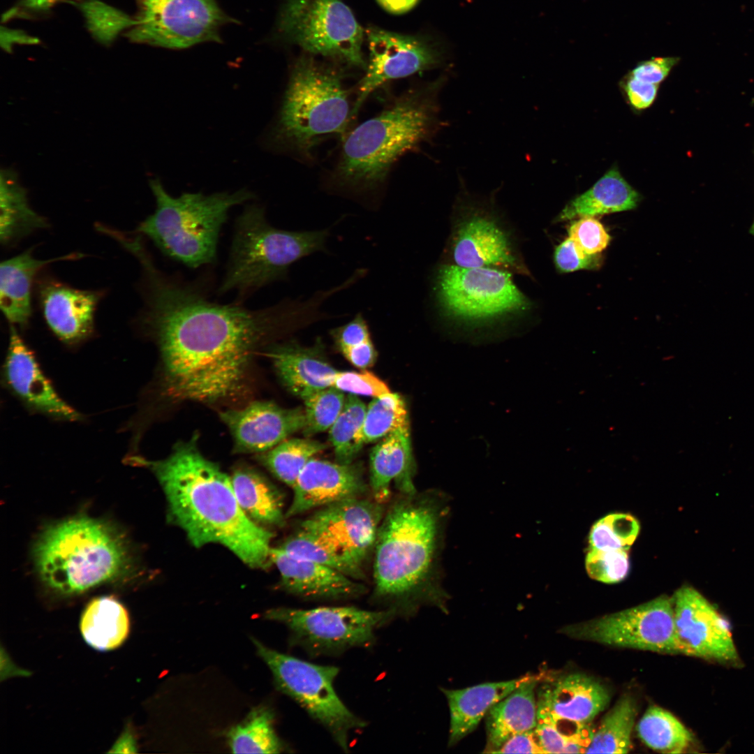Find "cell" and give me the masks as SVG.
Masks as SVG:
<instances>
[{"mask_svg": "<svg viewBox=\"0 0 754 754\" xmlns=\"http://www.w3.org/2000/svg\"><path fill=\"white\" fill-rule=\"evenodd\" d=\"M143 325L158 346L168 395L215 402L239 393L254 350L282 327L306 320L304 302L250 309L208 299L195 285L140 262Z\"/></svg>", "mask_w": 754, "mask_h": 754, "instance_id": "1", "label": "cell"}, {"mask_svg": "<svg viewBox=\"0 0 754 754\" xmlns=\"http://www.w3.org/2000/svg\"><path fill=\"white\" fill-rule=\"evenodd\" d=\"M449 513L437 490L400 494L385 511L373 551L374 604L405 618L424 605L447 611L441 561Z\"/></svg>", "mask_w": 754, "mask_h": 754, "instance_id": "2", "label": "cell"}, {"mask_svg": "<svg viewBox=\"0 0 754 754\" xmlns=\"http://www.w3.org/2000/svg\"><path fill=\"white\" fill-rule=\"evenodd\" d=\"M130 459L155 475L165 494L172 519L194 546L220 544L254 568L272 563L273 533L244 513L230 477L200 452L197 434L177 443L163 459L140 457Z\"/></svg>", "mask_w": 754, "mask_h": 754, "instance_id": "3", "label": "cell"}, {"mask_svg": "<svg viewBox=\"0 0 754 754\" xmlns=\"http://www.w3.org/2000/svg\"><path fill=\"white\" fill-rule=\"evenodd\" d=\"M440 80L408 90L346 138L335 170L341 186L369 191L378 187L394 163L428 140L438 122Z\"/></svg>", "mask_w": 754, "mask_h": 754, "instance_id": "4", "label": "cell"}, {"mask_svg": "<svg viewBox=\"0 0 754 754\" xmlns=\"http://www.w3.org/2000/svg\"><path fill=\"white\" fill-rule=\"evenodd\" d=\"M41 580L64 594L122 576L130 558L122 535L105 522L79 515L47 527L34 549Z\"/></svg>", "mask_w": 754, "mask_h": 754, "instance_id": "5", "label": "cell"}, {"mask_svg": "<svg viewBox=\"0 0 754 754\" xmlns=\"http://www.w3.org/2000/svg\"><path fill=\"white\" fill-rule=\"evenodd\" d=\"M149 186L156 209L139 224L137 232L166 256L191 268L215 262L219 233L229 211L255 198L246 188L211 194L186 192L175 197L156 178L149 180Z\"/></svg>", "mask_w": 754, "mask_h": 754, "instance_id": "6", "label": "cell"}, {"mask_svg": "<svg viewBox=\"0 0 754 754\" xmlns=\"http://www.w3.org/2000/svg\"><path fill=\"white\" fill-rule=\"evenodd\" d=\"M351 117L341 75L302 57L291 71L270 141L279 149L307 155L325 138L342 134Z\"/></svg>", "mask_w": 754, "mask_h": 754, "instance_id": "7", "label": "cell"}, {"mask_svg": "<svg viewBox=\"0 0 754 754\" xmlns=\"http://www.w3.org/2000/svg\"><path fill=\"white\" fill-rule=\"evenodd\" d=\"M327 229L288 231L271 226L264 209L249 205L237 217L225 276L218 292L245 296L285 279L291 265L323 251Z\"/></svg>", "mask_w": 754, "mask_h": 754, "instance_id": "8", "label": "cell"}, {"mask_svg": "<svg viewBox=\"0 0 754 754\" xmlns=\"http://www.w3.org/2000/svg\"><path fill=\"white\" fill-rule=\"evenodd\" d=\"M252 640L279 690L323 726L335 743L347 752L350 732L364 727L367 723L353 713L336 692L334 681L339 669L306 661Z\"/></svg>", "mask_w": 754, "mask_h": 754, "instance_id": "9", "label": "cell"}, {"mask_svg": "<svg viewBox=\"0 0 754 754\" xmlns=\"http://www.w3.org/2000/svg\"><path fill=\"white\" fill-rule=\"evenodd\" d=\"M265 617L286 626L292 644L311 657H318L341 655L353 648L369 649L376 643V631L397 616L389 609L324 606L274 608L267 610Z\"/></svg>", "mask_w": 754, "mask_h": 754, "instance_id": "10", "label": "cell"}, {"mask_svg": "<svg viewBox=\"0 0 754 754\" xmlns=\"http://www.w3.org/2000/svg\"><path fill=\"white\" fill-rule=\"evenodd\" d=\"M133 17L117 16L116 31L130 40L169 49L220 42V29L235 20L216 0H136Z\"/></svg>", "mask_w": 754, "mask_h": 754, "instance_id": "11", "label": "cell"}, {"mask_svg": "<svg viewBox=\"0 0 754 754\" xmlns=\"http://www.w3.org/2000/svg\"><path fill=\"white\" fill-rule=\"evenodd\" d=\"M278 30L311 54L366 66L362 52L364 31L341 0H288Z\"/></svg>", "mask_w": 754, "mask_h": 754, "instance_id": "12", "label": "cell"}, {"mask_svg": "<svg viewBox=\"0 0 754 754\" xmlns=\"http://www.w3.org/2000/svg\"><path fill=\"white\" fill-rule=\"evenodd\" d=\"M436 290L447 314L462 320H487L529 306L510 273L496 268L443 265L438 271Z\"/></svg>", "mask_w": 754, "mask_h": 754, "instance_id": "13", "label": "cell"}, {"mask_svg": "<svg viewBox=\"0 0 754 754\" xmlns=\"http://www.w3.org/2000/svg\"><path fill=\"white\" fill-rule=\"evenodd\" d=\"M561 632L575 639L609 646L683 654L675 630L672 598L665 596L597 619L568 626Z\"/></svg>", "mask_w": 754, "mask_h": 754, "instance_id": "14", "label": "cell"}, {"mask_svg": "<svg viewBox=\"0 0 754 754\" xmlns=\"http://www.w3.org/2000/svg\"><path fill=\"white\" fill-rule=\"evenodd\" d=\"M384 514L383 504L374 499L347 498L318 508L299 529L319 538L364 570Z\"/></svg>", "mask_w": 754, "mask_h": 754, "instance_id": "15", "label": "cell"}, {"mask_svg": "<svg viewBox=\"0 0 754 754\" xmlns=\"http://www.w3.org/2000/svg\"><path fill=\"white\" fill-rule=\"evenodd\" d=\"M677 635L683 654L738 665L730 625L701 593L684 586L672 598Z\"/></svg>", "mask_w": 754, "mask_h": 754, "instance_id": "16", "label": "cell"}, {"mask_svg": "<svg viewBox=\"0 0 754 754\" xmlns=\"http://www.w3.org/2000/svg\"><path fill=\"white\" fill-rule=\"evenodd\" d=\"M366 35L369 63L360 83L352 115L356 114L368 96L384 83L429 68L438 61L432 50L413 37L376 28H368Z\"/></svg>", "mask_w": 754, "mask_h": 754, "instance_id": "17", "label": "cell"}, {"mask_svg": "<svg viewBox=\"0 0 754 754\" xmlns=\"http://www.w3.org/2000/svg\"><path fill=\"white\" fill-rule=\"evenodd\" d=\"M237 453H262L303 430L306 419L301 408H286L269 401H254L240 409L220 413Z\"/></svg>", "mask_w": 754, "mask_h": 754, "instance_id": "18", "label": "cell"}, {"mask_svg": "<svg viewBox=\"0 0 754 754\" xmlns=\"http://www.w3.org/2000/svg\"><path fill=\"white\" fill-rule=\"evenodd\" d=\"M610 700L607 688L594 678L572 673L546 681L537 695L538 720L555 726H586Z\"/></svg>", "mask_w": 754, "mask_h": 754, "instance_id": "19", "label": "cell"}, {"mask_svg": "<svg viewBox=\"0 0 754 754\" xmlns=\"http://www.w3.org/2000/svg\"><path fill=\"white\" fill-rule=\"evenodd\" d=\"M286 519L341 500L362 497L368 490L360 464L312 458L299 475Z\"/></svg>", "mask_w": 754, "mask_h": 754, "instance_id": "20", "label": "cell"}, {"mask_svg": "<svg viewBox=\"0 0 754 754\" xmlns=\"http://www.w3.org/2000/svg\"><path fill=\"white\" fill-rule=\"evenodd\" d=\"M4 376L11 391L29 408L61 420L74 422L81 419L80 413L57 394L13 325L10 327Z\"/></svg>", "mask_w": 754, "mask_h": 754, "instance_id": "21", "label": "cell"}, {"mask_svg": "<svg viewBox=\"0 0 754 754\" xmlns=\"http://www.w3.org/2000/svg\"><path fill=\"white\" fill-rule=\"evenodd\" d=\"M271 563L281 576L286 591L311 600H345L367 592L366 586L343 572L315 561L272 547Z\"/></svg>", "mask_w": 754, "mask_h": 754, "instance_id": "22", "label": "cell"}, {"mask_svg": "<svg viewBox=\"0 0 754 754\" xmlns=\"http://www.w3.org/2000/svg\"><path fill=\"white\" fill-rule=\"evenodd\" d=\"M100 290H82L57 280L46 279L38 286V297L46 323L67 344L77 343L94 330Z\"/></svg>", "mask_w": 754, "mask_h": 754, "instance_id": "23", "label": "cell"}, {"mask_svg": "<svg viewBox=\"0 0 754 754\" xmlns=\"http://www.w3.org/2000/svg\"><path fill=\"white\" fill-rule=\"evenodd\" d=\"M496 223L491 218L480 213L464 219L453 237L451 253L454 265L468 268L497 267L526 273L506 235Z\"/></svg>", "mask_w": 754, "mask_h": 754, "instance_id": "24", "label": "cell"}, {"mask_svg": "<svg viewBox=\"0 0 754 754\" xmlns=\"http://www.w3.org/2000/svg\"><path fill=\"white\" fill-rule=\"evenodd\" d=\"M369 468V490L376 502L388 501L392 482L401 494L417 492L410 427L397 429L380 439L371 452Z\"/></svg>", "mask_w": 754, "mask_h": 754, "instance_id": "25", "label": "cell"}, {"mask_svg": "<svg viewBox=\"0 0 754 754\" xmlns=\"http://www.w3.org/2000/svg\"><path fill=\"white\" fill-rule=\"evenodd\" d=\"M32 249L2 261L0 265V308L8 321L20 327L26 326L31 314V290L36 275L46 265L60 260H71L83 255L70 253L48 260L33 256Z\"/></svg>", "mask_w": 754, "mask_h": 754, "instance_id": "26", "label": "cell"}, {"mask_svg": "<svg viewBox=\"0 0 754 754\" xmlns=\"http://www.w3.org/2000/svg\"><path fill=\"white\" fill-rule=\"evenodd\" d=\"M530 677L487 682L461 689L441 688L450 709L448 745L454 746L471 733L496 703Z\"/></svg>", "mask_w": 754, "mask_h": 754, "instance_id": "27", "label": "cell"}, {"mask_svg": "<svg viewBox=\"0 0 754 754\" xmlns=\"http://www.w3.org/2000/svg\"><path fill=\"white\" fill-rule=\"evenodd\" d=\"M540 676L531 677L486 715L485 753H496L511 737L533 730L538 723L536 687Z\"/></svg>", "mask_w": 754, "mask_h": 754, "instance_id": "28", "label": "cell"}, {"mask_svg": "<svg viewBox=\"0 0 754 754\" xmlns=\"http://www.w3.org/2000/svg\"><path fill=\"white\" fill-rule=\"evenodd\" d=\"M316 348H304L295 343L281 345L269 353L283 385L302 400L309 395L332 387L337 372L324 361Z\"/></svg>", "mask_w": 754, "mask_h": 754, "instance_id": "29", "label": "cell"}, {"mask_svg": "<svg viewBox=\"0 0 754 754\" xmlns=\"http://www.w3.org/2000/svg\"><path fill=\"white\" fill-rule=\"evenodd\" d=\"M641 198L618 168L613 167L589 189L569 201L556 219L563 221L632 210Z\"/></svg>", "mask_w": 754, "mask_h": 754, "instance_id": "30", "label": "cell"}, {"mask_svg": "<svg viewBox=\"0 0 754 754\" xmlns=\"http://www.w3.org/2000/svg\"><path fill=\"white\" fill-rule=\"evenodd\" d=\"M80 628L84 641L105 651L119 647L126 639L130 620L125 607L112 596L94 598L86 606Z\"/></svg>", "mask_w": 754, "mask_h": 754, "instance_id": "31", "label": "cell"}, {"mask_svg": "<svg viewBox=\"0 0 754 754\" xmlns=\"http://www.w3.org/2000/svg\"><path fill=\"white\" fill-rule=\"evenodd\" d=\"M230 479L239 505L252 521L276 526L284 524L286 517L281 494L265 477L253 469L240 467L234 471Z\"/></svg>", "mask_w": 754, "mask_h": 754, "instance_id": "32", "label": "cell"}, {"mask_svg": "<svg viewBox=\"0 0 754 754\" xmlns=\"http://www.w3.org/2000/svg\"><path fill=\"white\" fill-rule=\"evenodd\" d=\"M0 207V241L3 245H10L48 226L46 219L31 208L26 191L10 171L1 172Z\"/></svg>", "mask_w": 754, "mask_h": 754, "instance_id": "33", "label": "cell"}, {"mask_svg": "<svg viewBox=\"0 0 754 754\" xmlns=\"http://www.w3.org/2000/svg\"><path fill=\"white\" fill-rule=\"evenodd\" d=\"M637 708L635 701L626 695L605 714L592 733L585 753H626L631 748V733Z\"/></svg>", "mask_w": 754, "mask_h": 754, "instance_id": "34", "label": "cell"}, {"mask_svg": "<svg viewBox=\"0 0 754 754\" xmlns=\"http://www.w3.org/2000/svg\"><path fill=\"white\" fill-rule=\"evenodd\" d=\"M228 738L234 753H279L284 749L274 730V714L264 707L251 711L229 731Z\"/></svg>", "mask_w": 754, "mask_h": 754, "instance_id": "35", "label": "cell"}, {"mask_svg": "<svg viewBox=\"0 0 754 754\" xmlns=\"http://www.w3.org/2000/svg\"><path fill=\"white\" fill-rule=\"evenodd\" d=\"M636 730L647 746L660 752L681 753L693 741L692 734L674 716L657 706L647 709Z\"/></svg>", "mask_w": 754, "mask_h": 754, "instance_id": "36", "label": "cell"}, {"mask_svg": "<svg viewBox=\"0 0 754 754\" xmlns=\"http://www.w3.org/2000/svg\"><path fill=\"white\" fill-rule=\"evenodd\" d=\"M325 448L326 445L318 441L290 438L260 453L258 458L273 475L293 488L309 461Z\"/></svg>", "mask_w": 754, "mask_h": 754, "instance_id": "37", "label": "cell"}, {"mask_svg": "<svg viewBox=\"0 0 754 754\" xmlns=\"http://www.w3.org/2000/svg\"><path fill=\"white\" fill-rule=\"evenodd\" d=\"M366 411V405L356 395L350 394L346 397L340 414L329 429L337 462L352 463L364 445L362 429Z\"/></svg>", "mask_w": 754, "mask_h": 754, "instance_id": "38", "label": "cell"}, {"mask_svg": "<svg viewBox=\"0 0 754 754\" xmlns=\"http://www.w3.org/2000/svg\"><path fill=\"white\" fill-rule=\"evenodd\" d=\"M402 427H410L406 403L399 394L390 392L374 397L367 407L362 441L364 444L376 441Z\"/></svg>", "mask_w": 754, "mask_h": 754, "instance_id": "39", "label": "cell"}, {"mask_svg": "<svg viewBox=\"0 0 754 754\" xmlns=\"http://www.w3.org/2000/svg\"><path fill=\"white\" fill-rule=\"evenodd\" d=\"M279 547L291 555L330 567L355 579L362 581L365 578L364 570L353 566L319 538L301 529L298 528Z\"/></svg>", "mask_w": 754, "mask_h": 754, "instance_id": "40", "label": "cell"}, {"mask_svg": "<svg viewBox=\"0 0 754 754\" xmlns=\"http://www.w3.org/2000/svg\"><path fill=\"white\" fill-rule=\"evenodd\" d=\"M640 531L637 520L630 515H608L592 526L589 533L590 550H628Z\"/></svg>", "mask_w": 754, "mask_h": 754, "instance_id": "41", "label": "cell"}, {"mask_svg": "<svg viewBox=\"0 0 754 754\" xmlns=\"http://www.w3.org/2000/svg\"><path fill=\"white\" fill-rule=\"evenodd\" d=\"M337 347L355 367L366 369L375 360L376 350L369 327L361 313L332 332Z\"/></svg>", "mask_w": 754, "mask_h": 754, "instance_id": "42", "label": "cell"}, {"mask_svg": "<svg viewBox=\"0 0 754 754\" xmlns=\"http://www.w3.org/2000/svg\"><path fill=\"white\" fill-rule=\"evenodd\" d=\"M346 397L342 391L330 387L317 391L303 399L306 435H312L329 429L340 414Z\"/></svg>", "mask_w": 754, "mask_h": 754, "instance_id": "43", "label": "cell"}, {"mask_svg": "<svg viewBox=\"0 0 754 754\" xmlns=\"http://www.w3.org/2000/svg\"><path fill=\"white\" fill-rule=\"evenodd\" d=\"M587 574L607 584L622 581L628 575L630 562L628 550H589L585 560Z\"/></svg>", "mask_w": 754, "mask_h": 754, "instance_id": "44", "label": "cell"}, {"mask_svg": "<svg viewBox=\"0 0 754 754\" xmlns=\"http://www.w3.org/2000/svg\"><path fill=\"white\" fill-rule=\"evenodd\" d=\"M568 235L589 254L600 253L611 240L603 225L594 217H582L573 221L568 228Z\"/></svg>", "mask_w": 754, "mask_h": 754, "instance_id": "45", "label": "cell"}, {"mask_svg": "<svg viewBox=\"0 0 754 754\" xmlns=\"http://www.w3.org/2000/svg\"><path fill=\"white\" fill-rule=\"evenodd\" d=\"M554 259L556 268L562 273L598 269L603 263L600 253H586L570 237L556 246Z\"/></svg>", "mask_w": 754, "mask_h": 754, "instance_id": "46", "label": "cell"}, {"mask_svg": "<svg viewBox=\"0 0 754 754\" xmlns=\"http://www.w3.org/2000/svg\"><path fill=\"white\" fill-rule=\"evenodd\" d=\"M332 387L351 394L374 397L390 392L385 382L367 371H337L334 377Z\"/></svg>", "mask_w": 754, "mask_h": 754, "instance_id": "47", "label": "cell"}, {"mask_svg": "<svg viewBox=\"0 0 754 754\" xmlns=\"http://www.w3.org/2000/svg\"><path fill=\"white\" fill-rule=\"evenodd\" d=\"M534 732L545 753H584L582 742L563 734L552 723L538 720Z\"/></svg>", "mask_w": 754, "mask_h": 754, "instance_id": "48", "label": "cell"}, {"mask_svg": "<svg viewBox=\"0 0 754 754\" xmlns=\"http://www.w3.org/2000/svg\"><path fill=\"white\" fill-rule=\"evenodd\" d=\"M678 61L679 58L674 57H653L639 63L629 74L642 82L659 85Z\"/></svg>", "mask_w": 754, "mask_h": 754, "instance_id": "49", "label": "cell"}, {"mask_svg": "<svg viewBox=\"0 0 754 754\" xmlns=\"http://www.w3.org/2000/svg\"><path fill=\"white\" fill-rule=\"evenodd\" d=\"M658 84H650L635 78L629 73L623 79L622 87L630 105L637 110L650 107L654 102Z\"/></svg>", "mask_w": 754, "mask_h": 754, "instance_id": "50", "label": "cell"}, {"mask_svg": "<svg viewBox=\"0 0 754 754\" xmlns=\"http://www.w3.org/2000/svg\"><path fill=\"white\" fill-rule=\"evenodd\" d=\"M495 753H545L533 730L517 734L508 740Z\"/></svg>", "mask_w": 754, "mask_h": 754, "instance_id": "51", "label": "cell"}, {"mask_svg": "<svg viewBox=\"0 0 754 754\" xmlns=\"http://www.w3.org/2000/svg\"><path fill=\"white\" fill-rule=\"evenodd\" d=\"M63 0H19L3 18L6 20L15 17H33L44 14L56 3Z\"/></svg>", "mask_w": 754, "mask_h": 754, "instance_id": "52", "label": "cell"}, {"mask_svg": "<svg viewBox=\"0 0 754 754\" xmlns=\"http://www.w3.org/2000/svg\"><path fill=\"white\" fill-rule=\"evenodd\" d=\"M386 10L392 13H402L411 10L418 0H377Z\"/></svg>", "mask_w": 754, "mask_h": 754, "instance_id": "53", "label": "cell"}, {"mask_svg": "<svg viewBox=\"0 0 754 754\" xmlns=\"http://www.w3.org/2000/svg\"><path fill=\"white\" fill-rule=\"evenodd\" d=\"M136 746L134 738L131 734L127 731L122 734L119 739L117 741L110 752L112 753H135L136 752Z\"/></svg>", "mask_w": 754, "mask_h": 754, "instance_id": "54", "label": "cell"}, {"mask_svg": "<svg viewBox=\"0 0 754 754\" xmlns=\"http://www.w3.org/2000/svg\"><path fill=\"white\" fill-rule=\"evenodd\" d=\"M751 232L754 235V223L751 228Z\"/></svg>", "mask_w": 754, "mask_h": 754, "instance_id": "55", "label": "cell"}]
</instances>
